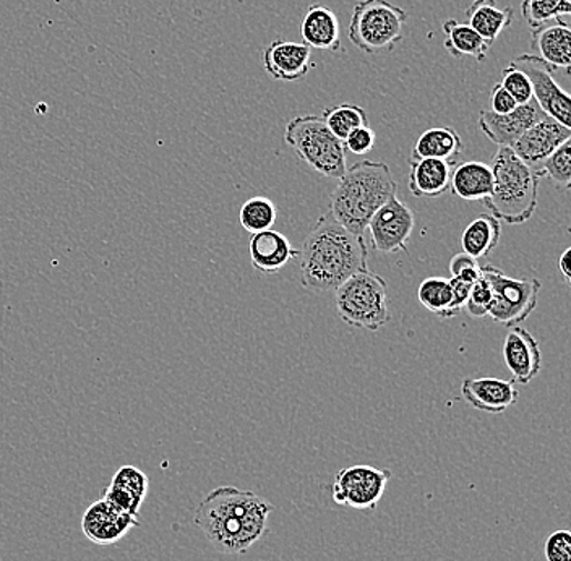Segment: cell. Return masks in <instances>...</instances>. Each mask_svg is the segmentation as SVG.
<instances>
[{
    "mask_svg": "<svg viewBox=\"0 0 571 561\" xmlns=\"http://www.w3.org/2000/svg\"><path fill=\"white\" fill-rule=\"evenodd\" d=\"M274 507L252 490L224 485L211 490L193 514V522L220 553L241 555L266 534Z\"/></svg>",
    "mask_w": 571,
    "mask_h": 561,
    "instance_id": "6da1fadb",
    "label": "cell"
},
{
    "mask_svg": "<svg viewBox=\"0 0 571 561\" xmlns=\"http://www.w3.org/2000/svg\"><path fill=\"white\" fill-rule=\"evenodd\" d=\"M299 259L302 285L307 291L325 294L368 270V246L364 236L348 231L328 211L307 236Z\"/></svg>",
    "mask_w": 571,
    "mask_h": 561,
    "instance_id": "7a4b0ae2",
    "label": "cell"
},
{
    "mask_svg": "<svg viewBox=\"0 0 571 561\" xmlns=\"http://www.w3.org/2000/svg\"><path fill=\"white\" fill-rule=\"evenodd\" d=\"M397 193V182L385 162H355L331 193L330 213L348 231L364 236L373 214Z\"/></svg>",
    "mask_w": 571,
    "mask_h": 561,
    "instance_id": "3957f363",
    "label": "cell"
},
{
    "mask_svg": "<svg viewBox=\"0 0 571 561\" xmlns=\"http://www.w3.org/2000/svg\"><path fill=\"white\" fill-rule=\"evenodd\" d=\"M493 190L482 201L497 220L518 226L530 221L538 208L541 172L524 164L510 147H499L492 158Z\"/></svg>",
    "mask_w": 571,
    "mask_h": 561,
    "instance_id": "277c9868",
    "label": "cell"
},
{
    "mask_svg": "<svg viewBox=\"0 0 571 561\" xmlns=\"http://www.w3.org/2000/svg\"><path fill=\"white\" fill-rule=\"evenodd\" d=\"M284 140L313 171L340 181L348 169L347 148L320 116H299L286 126Z\"/></svg>",
    "mask_w": 571,
    "mask_h": 561,
    "instance_id": "5b68a950",
    "label": "cell"
},
{
    "mask_svg": "<svg viewBox=\"0 0 571 561\" xmlns=\"http://www.w3.org/2000/svg\"><path fill=\"white\" fill-rule=\"evenodd\" d=\"M334 292L338 315L349 327L379 331L391 320L387 281L369 268L349 278Z\"/></svg>",
    "mask_w": 571,
    "mask_h": 561,
    "instance_id": "8992f818",
    "label": "cell"
},
{
    "mask_svg": "<svg viewBox=\"0 0 571 561\" xmlns=\"http://www.w3.org/2000/svg\"><path fill=\"white\" fill-rule=\"evenodd\" d=\"M407 20V12L388 0H361L352 10L348 38L365 54L391 52L403 40Z\"/></svg>",
    "mask_w": 571,
    "mask_h": 561,
    "instance_id": "52a82bcc",
    "label": "cell"
},
{
    "mask_svg": "<svg viewBox=\"0 0 571 561\" xmlns=\"http://www.w3.org/2000/svg\"><path fill=\"white\" fill-rule=\"evenodd\" d=\"M481 277L489 282L492 289L493 303L489 315L495 323L505 327H518L524 320L530 319L538 307L541 281L534 278L514 280L507 277L499 268L492 264L481 267Z\"/></svg>",
    "mask_w": 571,
    "mask_h": 561,
    "instance_id": "ba28073f",
    "label": "cell"
},
{
    "mask_svg": "<svg viewBox=\"0 0 571 561\" xmlns=\"http://www.w3.org/2000/svg\"><path fill=\"white\" fill-rule=\"evenodd\" d=\"M390 469L355 464L341 469L334 475L331 495L334 503L352 510H375L391 481Z\"/></svg>",
    "mask_w": 571,
    "mask_h": 561,
    "instance_id": "9c48e42d",
    "label": "cell"
},
{
    "mask_svg": "<svg viewBox=\"0 0 571 561\" xmlns=\"http://www.w3.org/2000/svg\"><path fill=\"white\" fill-rule=\"evenodd\" d=\"M511 66L523 70L531 81L532 100L539 106L548 118L553 119L563 127L571 126V98L553 80V69L549 63L534 54H523L514 59Z\"/></svg>",
    "mask_w": 571,
    "mask_h": 561,
    "instance_id": "30bf717a",
    "label": "cell"
},
{
    "mask_svg": "<svg viewBox=\"0 0 571 561\" xmlns=\"http://www.w3.org/2000/svg\"><path fill=\"white\" fill-rule=\"evenodd\" d=\"M415 228V214L397 196L373 214L368 226L373 249L380 253L407 250V243Z\"/></svg>",
    "mask_w": 571,
    "mask_h": 561,
    "instance_id": "8fae6325",
    "label": "cell"
},
{
    "mask_svg": "<svg viewBox=\"0 0 571 561\" xmlns=\"http://www.w3.org/2000/svg\"><path fill=\"white\" fill-rule=\"evenodd\" d=\"M139 518L114 507L108 500L101 499L91 503L82 518V531L88 541L97 545H112L118 543L132 531L139 528Z\"/></svg>",
    "mask_w": 571,
    "mask_h": 561,
    "instance_id": "7c38bea8",
    "label": "cell"
},
{
    "mask_svg": "<svg viewBox=\"0 0 571 561\" xmlns=\"http://www.w3.org/2000/svg\"><path fill=\"white\" fill-rule=\"evenodd\" d=\"M571 139V130L562 123L553 121L545 116L538 123L528 129L523 136L514 141L513 153L520 158L524 164L532 169H539L549 157L560 147Z\"/></svg>",
    "mask_w": 571,
    "mask_h": 561,
    "instance_id": "4fadbf2b",
    "label": "cell"
},
{
    "mask_svg": "<svg viewBox=\"0 0 571 561\" xmlns=\"http://www.w3.org/2000/svg\"><path fill=\"white\" fill-rule=\"evenodd\" d=\"M544 118V112L532 100L528 104L517 106L509 114L499 116L490 111H482L479 114V127L497 147L511 148L528 129Z\"/></svg>",
    "mask_w": 571,
    "mask_h": 561,
    "instance_id": "5bb4252c",
    "label": "cell"
},
{
    "mask_svg": "<svg viewBox=\"0 0 571 561\" xmlns=\"http://www.w3.org/2000/svg\"><path fill=\"white\" fill-rule=\"evenodd\" d=\"M503 361L514 383L530 384L541 372L542 354L538 341L527 328L511 327L503 341Z\"/></svg>",
    "mask_w": 571,
    "mask_h": 561,
    "instance_id": "9a60e30c",
    "label": "cell"
},
{
    "mask_svg": "<svg viewBox=\"0 0 571 561\" xmlns=\"http://www.w3.org/2000/svg\"><path fill=\"white\" fill-rule=\"evenodd\" d=\"M263 67L268 76L274 80L305 79L313 67L312 49L304 42L273 41L263 52Z\"/></svg>",
    "mask_w": 571,
    "mask_h": 561,
    "instance_id": "2e32d148",
    "label": "cell"
},
{
    "mask_svg": "<svg viewBox=\"0 0 571 561\" xmlns=\"http://www.w3.org/2000/svg\"><path fill=\"white\" fill-rule=\"evenodd\" d=\"M531 48L553 70L570 72L571 30L567 21L555 19L531 28Z\"/></svg>",
    "mask_w": 571,
    "mask_h": 561,
    "instance_id": "e0dca14e",
    "label": "cell"
},
{
    "mask_svg": "<svg viewBox=\"0 0 571 561\" xmlns=\"http://www.w3.org/2000/svg\"><path fill=\"white\" fill-rule=\"evenodd\" d=\"M464 401L478 411L489 414H502L518 400V391L513 380L467 379L461 384Z\"/></svg>",
    "mask_w": 571,
    "mask_h": 561,
    "instance_id": "ac0fdd59",
    "label": "cell"
},
{
    "mask_svg": "<svg viewBox=\"0 0 571 561\" xmlns=\"http://www.w3.org/2000/svg\"><path fill=\"white\" fill-rule=\"evenodd\" d=\"M249 252L253 268L262 274L280 273L289 261L299 257V250L291 246L289 239L273 229L253 234Z\"/></svg>",
    "mask_w": 571,
    "mask_h": 561,
    "instance_id": "d6986e66",
    "label": "cell"
},
{
    "mask_svg": "<svg viewBox=\"0 0 571 561\" xmlns=\"http://www.w3.org/2000/svg\"><path fill=\"white\" fill-rule=\"evenodd\" d=\"M148 490H150V479L142 469L136 468V465H122L116 472L102 499L139 518L140 508L147 499Z\"/></svg>",
    "mask_w": 571,
    "mask_h": 561,
    "instance_id": "ffe728a7",
    "label": "cell"
},
{
    "mask_svg": "<svg viewBox=\"0 0 571 561\" xmlns=\"http://www.w3.org/2000/svg\"><path fill=\"white\" fill-rule=\"evenodd\" d=\"M301 34L304 38V44L310 49L340 51V21L333 10L322 3H313L309 7L304 20H302Z\"/></svg>",
    "mask_w": 571,
    "mask_h": 561,
    "instance_id": "44dd1931",
    "label": "cell"
},
{
    "mask_svg": "<svg viewBox=\"0 0 571 561\" xmlns=\"http://www.w3.org/2000/svg\"><path fill=\"white\" fill-rule=\"evenodd\" d=\"M457 162L442 160L411 161L409 192L418 199H439L449 192L451 172Z\"/></svg>",
    "mask_w": 571,
    "mask_h": 561,
    "instance_id": "7402d4cb",
    "label": "cell"
},
{
    "mask_svg": "<svg viewBox=\"0 0 571 561\" xmlns=\"http://www.w3.org/2000/svg\"><path fill=\"white\" fill-rule=\"evenodd\" d=\"M451 190L467 201H484L492 196V168L481 161L460 162L451 172Z\"/></svg>",
    "mask_w": 571,
    "mask_h": 561,
    "instance_id": "603a6c76",
    "label": "cell"
},
{
    "mask_svg": "<svg viewBox=\"0 0 571 561\" xmlns=\"http://www.w3.org/2000/svg\"><path fill=\"white\" fill-rule=\"evenodd\" d=\"M463 153V141L450 127H433L425 130L412 148L411 161L442 160L457 162Z\"/></svg>",
    "mask_w": 571,
    "mask_h": 561,
    "instance_id": "cb8c5ba5",
    "label": "cell"
},
{
    "mask_svg": "<svg viewBox=\"0 0 571 561\" xmlns=\"http://www.w3.org/2000/svg\"><path fill=\"white\" fill-rule=\"evenodd\" d=\"M513 16L511 7L500 9L497 0H474L467 10L468 24L490 44L510 27Z\"/></svg>",
    "mask_w": 571,
    "mask_h": 561,
    "instance_id": "d4e9b609",
    "label": "cell"
},
{
    "mask_svg": "<svg viewBox=\"0 0 571 561\" xmlns=\"http://www.w3.org/2000/svg\"><path fill=\"white\" fill-rule=\"evenodd\" d=\"M502 238V224L492 214H481L467 226L461 236V247L472 259H482L497 249Z\"/></svg>",
    "mask_w": 571,
    "mask_h": 561,
    "instance_id": "484cf974",
    "label": "cell"
},
{
    "mask_svg": "<svg viewBox=\"0 0 571 561\" xmlns=\"http://www.w3.org/2000/svg\"><path fill=\"white\" fill-rule=\"evenodd\" d=\"M443 33L447 34L445 49L453 58H474L475 61H485L490 51V42L475 33L468 23L449 19L443 23Z\"/></svg>",
    "mask_w": 571,
    "mask_h": 561,
    "instance_id": "4316f807",
    "label": "cell"
},
{
    "mask_svg": "<svg viewBox=\"0 0 571 561\" xmlns=\"http://www.w3.org/2000/svg\"><path fill=\"white\" fill-rule=\"evenodd\" d=\"M418 299L429 312L435 313L440 319H453V288L447 278L432 277L422 281L418 289Z\"/></svg>",
    "mask_w": 571,
    "mask_h": 561,
    "instance_id": "83f0119b",
    "label": "cell"
},
{
    "mask_svg": "<svg viewBox=\"0 0 571 561\" xmlns=\"http://www.w3.org/2000/svg\"><path fill=\"white\" fill-rule=\"evenodd\" d=\"M323 121L337 139L344 141L359 127L369 126L368 112L355 104H340L323 111Z\"/></svg>",
    "mask_w": 571,
    "mask_h": 561,
    "instance_id": "f1b7e54d",
    "label": "cell"
},
{
    "mask_svg": "<svg viewBox=\"0 0 571 561\" xmlns=\"http://www.w3.org/2000/svg\"><path fill=\"white\" fill-rule=\"evenodd\" d=\"M277 217V207L267 197H252L242 204L239 213L242 228L252 236L273 228Z\"/></svg>",
    "mask_w": 571,
    "mask_h": 561,
    "instance_id": "f546056e",
    "label": "cell"
},
{
    "mask_svg": "<svg viewBox=\"0 0 571 561\" xmlns=\"http://www.w3.org/2000/svg\"><path fill=\"white\" fill-rule=\"evenodd\" d=\"M521 13L524 21L531 28H535L548 21L570 16L571 2L570 0H523Z\"/></svg>",
    "mask_w": 571,
    "mask_h": 561,
    "instance_id": "4dcf8cb0",
    "label": "cell"
},
{
    "mask_svg": "<svg viewBox=\"0 0 571 561\" xmlns=\"http://www.w3.org/2000/svg\"><path fill=\"white\" fill-rule=\"evenodd\" d=\"M560 189H570L571 183V139L560 144L538 169Z\"/></svg>",
    "mask_w": 571,
    "mask_h": 561,
    "instance_id": "1f68e13d",
    "label": "cell"
},
{
    "mask_svg": "<svg viewBox=\"0 0 571 561\" xmlns=\"http://www.w3.org/2000/svg\"><path fill=\"white\" fill-rule=\"evenodd\" d=\"M503 88L511 94L518 106L528 104L532 101V87L531 81L528 79L527 73L523 70L517 69V67H507L503 70L502 81H500Z\"/></svg>",
    "mask_w": 571,
    "mask_h": 561,
    "instance_id": "d6a6232c",
    "label": "cell"
},
{
    "mask_svg": "<svg viewBox=\"0 0 571 561\" xmlns=\"http://www.w3.org/2000/svg\"><path fill=\"white\" fill-rule=\"evenodd\" d=\"M492 303V289H490L489 282L481 277L472 284L470 298H468L464 309L472 319H482V317L489 315Z\"/></svg>",
    "mask_w": 571,
    "mask_h": 561,
    "instance_id": "836d02e7",
    "label": "cell"
},
{
    "mask_svg": "<svg viewBox=\"0 0 571 561\" xmlns=\"http://www.w3.org/2000/svg\"><path fill=\"white\" fill-rule=\"evenodd\" d=\"M544 557L548 561H571V532L567 529L552 532L545 539Z\"/></svg>",
    "mask_w": 571,
    "mask_h": 561,
    "instance_id": "e575fe53",
    "label": "cell"
},
{
    "mask_svg": "<svg viewBox=\"0 0 571 561\" xmlns=\"http://www.w3.org/2000/svg\"><path fill=\"white\" fill-rule=\"evenodd\" d=\"M451 278H458L468 282H475L481 278V264L478 260L467 256V253H457L450 261Z\"/></svg>",
    "mask_w": 571,
    "mask_h": 561,
    "instance_id": "d590c367",
    "label": "cell"
},
{
    "mask_svg": "<svg viewBox=\"0 0 571 561\" xmlns=\"http://www.w3.org/2000/svg\"><path fill=\"white\" fill-rule=\"evenodd\" d=\"M344 148L352 154H365L373 150L377 143L375 130L369 126L359 127L354 132L349 133L347 140L343 141Z\"/></svg>",
    "mask_w": 571,
    "mask_h": 561,
    "instance_id": "8d00e7d4",
    "label": "cell"
},
{
    "mask_svg": "<svg viewBox=\"0 0 571 561\" xmlns=\"http://www.w3.org/2000/svg\"><path fill=\"white\" fill-rule=\"evenodd\" d=\"M517 106V101L511 98V94L502 84H495L490 91V112H493V114H509Z\"/></svg>",
    "mask_w": 571,
    "mask_h": 561,
    "instance_id": "74e56055",
    "label": "cell"
},
{
    "mask_svg": "<svg viewBox=\"0 0 571 561\" xmlns=\"http://www.w3.org/2000/svg\"><path fill=\"white\" fill-rule=\"evenodd\" d=\"M450 282L451 288H453V307H451V310H453V317H457L460 315L461 310L467 305L474 282L458 280V278H451Z\"/></svg>",
    "mask_w": 571,
    "mask_h": 561,
    "instance_id": "f35d334b",
    "label": "cell"
},
{
    "mask_svg": "<svg viewBox=\"0 0 571 561\" xmlns=\"http://www.w3.org/2000/svg\"><path fill=\"white\" fill-rule=\"evenodd\" d=\"M570 256L571 249H567L565 252L560 256L559 261H557V264H559L560 273H562L563 280H565V282H571Z\"/></svg>",
    "mask_w": 571,
    "mask_h": 561,
    "instance_id": "ab89813d",
    "label": "cell"
}]
</instances>
